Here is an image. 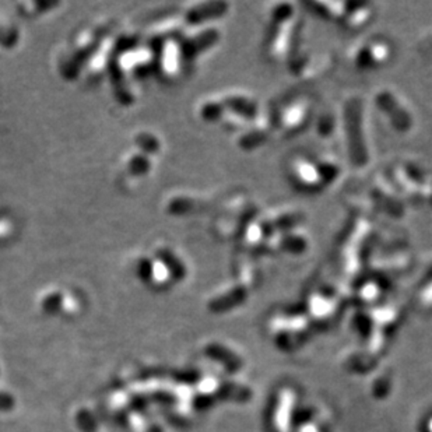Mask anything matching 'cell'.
<instances>
[{"label":"cell","instance_id":"9c48e42d","mask_svg":"<svg viewBox=\"0 0 432 432\" xmlns=\"http://www.w3.org/2000/svg\"><path fill=\"white\" fill-rule=\"evenodd\" d=\"M368 197L377 211H383L393 217H401L404 213V197L386 173H375L370 178Z\"/></svg>","mask_w":432,"mask_h":432},{"label":"cell","instance_id":"30bf717a","mask_svg":"<svg viewBox=\"0 0 432 432\" xmlns=\"http://www.w3.org/2000/svg\"><path fill=\"white\" fill-rule=\"evenodd\" d=\"M256 219L268 238L273 233L298 228L305 219V213L296 206L282 204L271 207L267 211H259L256 214Z\"/></svg>","mask_w":432,"mask_h":432},{"label":"cell","instance_id":"6da1fadb","mask_svg":"<svg viewBox=\"0 0 432 432\" xmlns=\"http://www.w3.org/2000/svg\"><path fill=\"white\" fill-rule=\"evenodd\" d=\"M301 17L292 3H275L268 10V34L264 55L271 63H289L299 52Z\"/></svg>","mask_w":432,"mask_h":432},{"label":"cell","instance_id":"7a4b0ae2","mask_svg":"<svg viewBox=\"0 0 432 432\" xmlns=\"http://www.w3.org/2000/svg\"><path fill=\"white\" fill-rule=\"evenodd\" d=\"M289 180L302 192L319 193L343 173L341 162L330 154H296L287 165Z\"/></svg>","mask_w":432,"mask_h":432},{"label":"cell","instance_id":"4fadbf2b","mask_svg":"<svg viewBox=\"0 0 432 432\" xmlns=\"http://www.w3.org/2000/svg\"><path fill=\"white\" fill-rule=\"evenodd\" d=\"M288 64L296 77L303 80H312L313 77L323 74V71L329 66V62L323 55L298 52Z\"/></svg>","mask_w":432,"mask_h":432},{"label":"cell","instance_id":"e0dca14e","mask_svg":"<svg viewBox=\"0 0 432 432\" xmlns=\"http://www.w3.org/2000/svg\"><path fill=\"white\" fill-rule=\"evenodd\" d=\"M380 288L379 285L375 282V281H369V282H365L363 287L361 288V294L365 296V298H370V296H376L379 294Z\"/></svg>","mask_w":432,"mask_h":432},{"label":"cell","instance_id":"5b68a950","mask_svg":"<svg viewBox=\"0 0 432 432\" xmlns=\"http://www.w3.org/2000/svg\"><path fill=\"white\" fill-rule=\"evenodd\" d=\"M343 124L348 159L355 166H363L368 164L369 150L365 134L363 108L359 98L351 96L345 101L343 109Z\"/></svg>","mask_w":432,"mask_h":432},{"label":"cell","instance_id":"277c9868","mask_svg":"<svg viewBox=\"0 0 432 432\" xmlns=\"http://www.w3.org/2000/svg\"><path fill=\"white\" fill-rule=\"evenodd\" d=\"M386 175L398 189L404 200L432 207V175L410 159H397Z\"/></svg>","mask_w":432,"mask_h":432},{"label":"cell","instance_id":"5bb4252c","mask_svg":"<svg viewBox=\"0 0 432 432\" xmlns=\"http://www.w3.org/2000/svg\"><path fill=\"white\" fill-rule=\"evenodd\" d=\"M375 6L368 1H350L347 14L341 22V27L347 31H361L370 24L375 18Z\"/></svg>","mask_w":432,"mask_h":432},{"label":"cell","instance_id":"8992f818","mask_svg":"<svg viewBox=\"0 0 432 432\" xmlns=\"http://www.w3.org/2000/svg\"><path fill=\"white\" fill-rule=\"evenodd\" d=\"M315 116V102L308 95H298L273 112L274 134L291 137L305 130Z\"/></svg>","mask_w":432,"mask_h":432},{"label":"cell","instance_id":"2e32d148","mask_svg":"<svg viewBox=\"0 0 432 432\" xmlns=\"http://www.w3.org/2000/svg\"><path fill=\"white\" fill-rule=\"evenodd\" d=\"M316 131L320 137H327V136H331V133L334 131L336 129V124H337V119L334 116L333 112L330 110H326L324 113L319 115L316 117Z\"/></svg>","mask_w":432,"mask_h":432},{"label":"cell","instance_id":"7c38bea8","mask_svg":"<svg viewBox=\"0 0 432 432\" xmlns=\"http://www.w3.org/2000/svg\"><path fill=\"white\" fill-rule=\"evenodd\" d=\"M274 134L273 112H261L236 136V144L243 151H252Z\"/></svg>","mask_w":432,"mask_h":432},{"label":"cell","instance_id":"9a60e30c","mask_svg":"<svg viewBox=\"0 0 432 432\" xmlns=\"http://www.w3.org/2000/svg\"><path fill=\"white\" fill-rule=\"evenodd\" d=\"M372 266L377 267L380 271H401L411 264V253L405 249H393L376 254H370ZM376 268V270H377Z\"/></svg>","mask_w":432,"mask_h":432},{"label":"cell","instance_id":"3957f363","mask_svg":"<svg viewBox=\"0 0 432 432\" xmlns=\"http://www.w3.org/2000/svg\"><path fill=\"white\" fill-rule=\"evenodd\" d=\"M376 231L369 218L357 215L348 222L337 247V257L344 273L354 275L362 267V263L370 257V247Z\"/></svg>","mask_w":432,"mask_h":432},{"label":"cell","instance_id":"ba28073f","mask_svg":"<svg viewBox=\"0 0 432 432\" xmlns=\"http://www.w3.org/2000/svg\"><path fill=\"white\" fill-rule=\"evenodd\" d=\"M375 106L398 133H407L414 124L412 113L404 99L390 88H379L373 95Z\"/></svg>","mask_w":432,"mask_h":432},{"label":"cell","instance_id":"8fae6325","mask_svg":"<svg viewBox=\"0 0 432 432\" xmlns=\"http://www.w3.org/2000/svg\"><path fill=\"white\" fill-rule=\"evenodd\" d=\"M309 236L299 226L273 233L266 239L259 253L267 254H301L308 250Z\"/></svg>","mask_w":432,"mask_h":432},{"label":"cell","instance_id":"52a82bcc","mask_svg":"<svg viewBox=\"0 0 432 432\" xmlns=\"http://www.w3.org/2000/svg\"><path fill=\"white\" fill-rule=\"evenodd\" d=\"M393 57V45L386 38H370L357 45L348 56L355 70L370 71L386 66Z\"/></svg>","mask_w":432,"mask_h":432}]
</instances>
